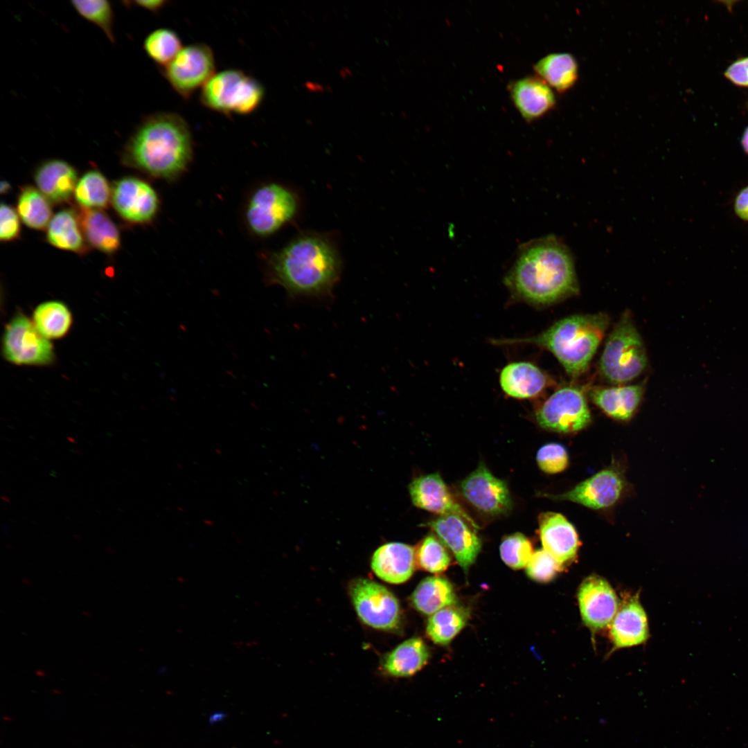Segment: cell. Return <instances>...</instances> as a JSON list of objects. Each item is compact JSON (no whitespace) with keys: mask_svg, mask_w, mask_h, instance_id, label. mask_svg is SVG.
I'll use <instances>...</instances> for the list:
<instances>
[{"mask_svg":"<svg viewBox=\"0 0 748 748\" xmlns=\"http://www.w3.org/2000/svg\"><path fill=\"white\" fill-rule=\"evenodd\" d=\"M464 520L456 515H447L427 524L452 551L462 569L467 571L481 551V541Z\"/></svg>","mask_w":748,"mask_h":748,"instance_id":"cell-16","label":"cell"},{"mask_svg":"<svg viewBox=\"0 0 748 748\" xmlns=\"http://www.w3.org/2000/svg\"><path fill=\"white\" fill-rule=\"evenodd\" d=\"M71 3L80 16L98 26L111 42H115L114 11L108 1L75 0Z\"/></svg>","mask_w":748,"mask_h":748,"instance_id":"cell-35","label":"cell"},{"mask_svg":"<svg viewBox=\"0 0 748 748\" xmlns=\"http://www.w3.org/2000/svg\"><path fill=\"white\" fill-rule=\"evenodd\" d=\"M46 239L60 249L79 254L87 251L79 215L72 209L62 210L53 216L47 226Z\"/></svg>","mask_w":748,"mask_h":748,"instance_id":"cell-28","label":"cell"},{"mask_svg":"<svg viewBox=\"0 0 748 748\" xmlns=\"http://www.w3.org/2000/svg\"><path fill=\"white\" fill-rule=\"evenodd\" d=\"M3 347L6 358L16 364L42 365L53 358L48 339L22 314L15 317L6 326Z\"/></svg>","mask_w":748,"mask_h":748,"instance_id":"cell-11","label":"cell"},{"mask_svg":"<svg viewBox=\"0 0 748 748\" xmlns=\"http://www.w3.org/2000/svg\"><path fill=\"white\" fill-rule=\"evenodd\" d=\"M193 156L187 122L177 113L161 112L141 121L124 145L122 160L151 177L172 181L187 170Z\"/></svg>","mask_w":748,"mask_h":748,"instance_id":"cell-3","label":"cell"},{"mask_svg":"<svg viewBox=\"0 0 748 748\" xmlns=\"http://www.w3.org/2000/svg\"><path fill=\"white\" fill-rule=\"evenodd\" d=\"M538 425L549 431L571 434L587 427L591 420L584 393L573 386L555 391L537 409Z\"/></svg>","mask_w":748,"mask_h":748,"instance_id":"cell-10","label":"cell"},{"mask_svg":"<svg viewBox=\"0 0 748 748\" xmlns=\"http://www.w3.org/2000/svg\"><path fill=\"white\" fill-rule=\"evenodd\" d=\"M533 69L537 76L560 93L570 90L578 80V62L569 53L548 54L534 64Z\"/></svg>","mask_w":748,"mask_h":748,"instance_id":"cell-27","label":"cell"},{"mask_svg":"<svg viewBox=\"0 0 748 748\" xmlns=\"http://www.w3.org/2000/svg\"><path fill=\"white\" fill-rule=\"evenodd\" d=\"M79 219L86 242L91 247L107 254L119 249L118 227L104 211L81 208Z\"/></svg>","mask_w":748,"mask_h":748,"instance_id":"cell-25","label":"cell"},{"mask_svg":"<svg viewBox=\"0 0 748 748\" xmlns=\"http://www.w3.org/2000/svg\"><path fill=\"white\" fill-rule=\"evenodd\" d=\"M264 93L254 78L238 69H226L215 73L201 89L200 101L221 114L244 115L260 105Z\"/></svg>","mask_w":748,"mask_h":748,"instance_id":"cell-6","label":"cell"},{"mask_svg":"<svg viewBox=\"0 0 748 748\" xmlns=\"http://www.w3.org/2000/svg\"><path fill=\"white\" fill-rule=\"evenodd\" d=\"M562 569V565L544 549L535 551L527 566L526 573L537 582H549Z\"/></svg>","mask_w":748,"mask_h":748,"instance_id":"cell-38","label":"cell"},{"mask_svg":"<svg viewBox=\"0 0 748 748\" xmlns=\"http://www.w3.org/2000/svg\"><path fill=\"white\" fill-rule=\"evenodd\" d=\"M266 282L283 287L291 297H327L341 273V261L330 239L316 233L295 238L266 261Z\"/></svg>","mask_w":748,"mask_h":748,"instance_id":"cell-2","label":"cell"},{"mask_svg":"<svg viewBox=\"0 0 748 748\" xmlns=\"http://www.w3.org/2000/svg\"><path fill=\"white\" fill-rule=\"evenodd\" d=\"M533 553L531 542L519 533L505 537L500 545L501 559L513 569L526 567Z\"/></svg>","mask_w":748,"mask_h":748,"instance_id":"cell-37","label":"cell"},{"mask_svg":"<svg viewBox=\"0 0 748 748\" xmlns=\"http://www.w3.org/2000/svg\"><path fill=\"white\" fill-rule=\"evenodd\" d=\"M741 145L744 151L748 154V127H747L743 132L741 139Z\"/></svg>","mask_w":748,"mask_h":748,"instance_id":"cell-44","label":"cell"},{"mask_svg":"<svg viewBox=\"0 0 748 748\" xmlns=\"http://www.w3.org/2000/svg\"><path fill=\"white\" fill-rule=\"evenodd\" d=\"M19 216L12 206L1 203L0 210V240L9 242L17 239L21 232Z\"/></svg>","mask_w":748,"mask_h":748,"instance_id":"cell-40","label":"cell"},{"mask_svg":"<svg viewBox=\"0 0 748 748\" xmlns=\"http://www.w3.org/2000/svg\"><path fill=\"white\" fill-rule=\"evenodd\" d=\"M214 53L208 45L197 43L183 47L161 72L172 88L189 98L215 74Z\"/></svg>","mask_w":748,"mask_h":748,"instance_id":"cell-9","label":"cell"},{"mask_svg":"<svg viewBox=\"0 0 748 748\" xmlns=\"http://www.w3.org/2000/svg\"><path fill=\"white\" fill-rule=\"evenodd\" d=\"M429 650L420 638L402 642L388 653L382 661V669L395 677L412 676L421 670L429 659Z\"/></svg>","mask_w":748,"mask_h":748,"instance_id":"cell-26","label":"cell"},{"mask_svg":"<svg viewBox=\"0 0 748 748\" xmlns=\"http://www.w3.org/2000/svg\"><path fill=\"white\" fill-rule=\"evenodd\" d=\"M415 555L416 562L418 566L423 570L433 573L444 571L451 561L450 556L443 544L431 535L422 540Z\"/></svg>","mask_w":748,"mask_h":748,"instance_id":"cell-36","label":"cell"},{"mask_svg":"<svg viewBox=\"0 0 748 748\" xmlns=\"http://www.w3.org/2000/svg\"><path fill=\"white\" fill-rule=\"evenodd\" d=\"M456 595L452 584L438 576L422 580L411 596V602L418 612L432 615L440 609L454 605Z\"/></svg>","mask_w":748,"mask_h":748,"instance_id":"cell-29","label":"cell"},{"mask_svg":"<svg viewBox=\"0 0 748 748\" xmlns=\"http://www.w3.org/2000/svg\"><path fill=\"white\" fill-rule=\"evenodd\" d=\"M734 210L739 217L748 221V186L743 188L737 195L734 202Z\"/></svg>","mask_w":748,"mask_h":748,"instance_id":"cell-42","label":"cell"},{"mask_svg":"<svg viewBox=\"0 0 748 748\" xmlns=\"http://www.w3.org/2000/svg\"><path fill=\"white\" fill-rule=\"evenodd\" d=\"M465 498L477 510L488 515L507 513L512 500L506 483L495 477L483 463L470 474L461 483Z\"/></svg>","mask_w":748,"mask_h":748,"instance_id":"cell-14","label":"cell"},{"mask_svg":"<svg viewBox=\"0 0 748 748\" xmlns=\"http://www.w3.org/2000/svg\"><path fill=\"white\" fill-rule=\"evenodd\" d=\"M134 6L143 8L149 11L156 12L161 10L166 4V1L163 0H155V1H130Z\"/></svg>","mask_w":748,"mask_h":748,"instance_id":"cell-43","label":"cell"},{"mask_svg":"<svg viewBox=\"0 0 748 748\" xmlns=\"http://www.w3.org/2000/svg\"><path fill=\"white\" fill-rule=\"evenodd\" d=\"M409 490L411 501L416 506L442 515H458L472 528H479L474 520L454 500L438 473L415 479L409 484Z\"/></svg>","mask_w":748,"mask_h":748,"instance_id":"cell-17","label":"cell"},{"mask_svg":"<svg viewBox=\"0 0 748 748\" xmlns=\"http://www.w3.org/2000/svg\"><path fill=\"white\" fill-rule=\"evenodd\" d=\"M504 283L515 297L537 305L551 304L579 292L571 251L553 235L522 244Z\"/></svg>","mask_w":748,"mask_h":748,"instance_id":"cell-1","label":"cell"},{"mask_svg":"<svg viewBox=\"0 0 748 748\" xmlns=\"http://www.w3.org/2000/svg\"><path fill=\"white\" fill-rule=\"evenodd\" d=\"M540 537L544 549L562 566L577 554L579 540L574 526L561 514L546 512L539 517Z\"/></svg>","mask_w":748,"mask_h":748,"instance_id":"cell-19","label":"cell"},{"mask_svg":"<svg viewBox=\"0 0 748 748\" xmlns=\"http://www.w3.org/2000/svg\"><path fill=\"white\" fill-rule=\"evenodd\" d=\"M34 179L38 189L55 204L69 200L78 181L75 169L57 159L42 162L35 171Z\"/></svg>","mask_w":748,"mask_h":748,"instance_id":"cell-22","label":"cell"},{"mask_svg":"<svg viewBox=\"0 0 748 748\" xmlns=\"http://www.w3.org/2000/svg\"><path fill=\"white\" fill-rule=\"evenodd\" d=\"M298 200L289 188L276 183L258 188L250 196L245 210L249 230L256 235H271L296 215Z\"/></svg>","mask_w":748,"mask_h":748,"instance_id":"cell-7","label":"cell"},{"mask_svg":"<svg viewBox=\"0 0 748 748\" xmlns=\"http://www.w3.org/2000/svg\"><path fill=\"white\" fill-rule=\"evenodd\" d=\"M10 188V186L8 182H7V181H1V182L0 190H1V192L2 193H5L8 192V190H9Z\"/></svg>","mask_w":748,"mask_h":748,"instance_id":"cell-45","label":"cell"},{"mask_svg":"<svg viewBox=\"0 0 748 748\" xmlns=\"http://www.w3.org/2000/svg\"><path fill=\"white\" fill-rule=\"evenodd\" d=\"M626 487L623 472L614 465L605 468L561 494H542L557 501H569L587 508L600 510L611 507L622 496Z\"/></svg>","mask_w":748,"mask_h":748,"instance_id":"cell-12","label":"cell"},{"mask_svg":"<svg viewBox=\"0 0 748 748\" xmlns=\"http://www.w3.org/2000/svg\"><path fill=\"white\" fill-rule=\"evenodd\" d=\"M724 75L734 85L748 88V57L733 62L724 72Z\"/></svg>","mask_w":748,"mask_h":748,"instance_id":"cell-41","label":"cell"},{"mask_svg":"<svg viewBox=\"0 0 748 748\" xmlns=\"http://www.w3.org/2000/svg\"><path fill=\"white\" fill-rule=\"evenodd\" d=\"M73 195L81 208L101 209L109 206L112 188L106 177L100 171L92 170L87 171L78 179Z\"/></svg>","mask_w":748,"mask_h":748,"instance_id":"cell-32","label":"cell"},{"mask_svg":"<svg viewBox=\"0 0 748 748\" xmlns=\"http://www.w3.org/2000/svg\"><path fill=\"white\" fill-rule=\"evenodd\" d=\"M111 202L122 218L136 224L152 222L160 205L155 190L135 177H123L114 183Z\"/></svg>","mask_w":748,"mask_h":748,"instance_id":"cell-13","label":"cell"},{"mask_svg":"<svg viewBox=\"0 0 748 748\" xmlns=\"http://www.w3.org/2000/svg\"><path fill=\"white\" fill-rule=\"evenodd\" d=\"M17 211L26 226L36 230L47 227L53 217L50 201L39 189L31 186L21 189Z\"/></svg>","mask_w":748,"mask_h":748,"instance_id":"cell-30","label":"cell"},{"mask_svg":"<svg viewBox=\"0 0 748 748\" xmlns=\"http://www.w3.org/2000/svg\"><path fill=\"white\" fill-rule=\"evenodd\" d=\"M604 313L575 314L563 318L540 334L528 338L493 341L495 344H533L549 350L566 372L583 373L600 345L609 325Z\"/></svg>","mask_w":748,"mask_h":748,"instance_id":"cell-4","label":"cell"},{"mask_svg":"<svg viewBox=\"0 0 748 748\" xmlns=\"http://www.w3.org/2000/svg\"><path fill=\"white\" fill-rule=\"evenodd\" d=\"M508 90L515 108L528 123L544 117L556 105L553 89L537 75L510 82Z\"/></svg>","mask_w":748,"mask_h":748,"instance_id":"cell-18","label":"cell"},{"mask_svg":"<svg viewBox=\"0 0 748 748\" xmlns=\"http://www.w3.org/2000/svg\"><path fill=\"white\" fill-rule=\"evenodd\" d=\"M647 362L642 338L630 317L625 314L606 341L600 361V372L609 382L621 385L639 376Z\"/></svg>","mask_w":748,"mask_h":748,"instance_id":"cell-5","label":"cell"},{"mask_svg":"<svg viewBox=\"0 0 748 748\" xmlns=\"http://www.w3.org/2000/svg\"><path fill=\"white\" fill-rule=\"evenodd\" d=\"M416 562L413 549L402 542H389L378 547L371 558V567L381 580L400 584L412 576Z\"/></svg>","mask_w":748,"mask_h":748,"instance_id":"cell-20","label":"cell"},{"mask_svg":"<svg viewBox=\"0 0 748 748\" xmlns=\"http://www.w3.org/2000/svg\"><path fill=\"white\" fill-rule=\"evenodd\" d=\"M537 462L540 468L548 474L564 471L569 465V456L565 447L558 443H549L537 452Z\"/></svg>","mask_w":748,"mask_h":748,"instance_id":"cell-39","label":"cell"},{"mask_svg":"<svg viewBox=\"0 0 748 748\" xmlns=\"http://www.w3.org/2000/svg\"><path fill=\"white\" fill-rule=\"evenodd\" d=\"M644 393L643 384L597 387L590 392L592 402L608 416L630 420L636 411Z\"/></svg>","mask_w":748,"mask_h":748,"instance_id":"cell-23","label":"cell"},{"mask_svg":"<svg viewBox=\"0 0 748 748\" xmlns=\"http://www.w3.org/2000/svg\"><path fill=\"white\" fill-rule=\"evenodd\" d=\"M35 327L46 339L63 337L69 330L72 319L67 307L59 301H47L38 305L33 314Z\"/></svg>","mask_w":748,"mask_h":748,"instance_id":"cell-33","label":"cell"},{"mask_svg":"<svg viewBox=\"0 0 748 748\" xmlns=\"http://www.w3.org/2000/svg\"><path fill=\"white\" fill-rule=\"evenodd\" d=\"M349 594L364 623L385 631L398 627L401 618L400 604L386 587L369 579L358 578L350 583Z\"/></svg>","mask_w":748,"mask_h":748,"instance_id":"cell-8","label":"cell"},{"mask_svg":"<svg viewBox=\"0 0 748 748\" xmlns=\"http://www.w3.org/2000/svg\"><path fill=\"white\" fill-rule=\"evenodd\" d=\"M610 636L616 648L641 644L648 637L646 614L637 596L625 599L610 624Z\"/></svg>","mask_w":748,"mask_h":748,"instance_id":"cell-21","label":"cell"},{"mask_svg":"<svg viewBox=\"0 0 748 748\" xmlns=\"http://www.w3.org/2000/svg\"><path fill=\"white\" fill-rule=\"evenodd\" d=\"M578 601L582 621L593 632L611 624L618 609V598L611 585L595 575L586 578L581 583Z\"/></svg>","mask_w":748,"mask_h":748,"instance_id":"cell-15","label":"cell"},{"mask_svg":"<svg viewBox=\"0 0 748 748\" xmlns=\"http://www.w3.org/2000/svg\"><path fill=\"white\" fill-rule=\"evenodd\" d=\"M469 616L468 611L454 605L444 607L429 618L426 632L436 644L447 645L464 627Z\"/></svg>","mask_w":748,"mask_h":748,"instance_id":"cell-31","label":"cell"},{"mask_svg":"<svg viewBox=\"0 0 748 748\" xmlns=\"http://www.w3.org/2000/svg\"><path fill=\"white\" fill-rule=\"evenodd\" d=\"M747 109H748V102H747Z\"/></svg>","mask_w":748,"mask_h":748,"instance_id":"cell-46","label":"cell"},{"mask_svg":"<svg viewBox=\"0 0 748 748\" xmlns=\"http://www.w3.org/2000/svg\"><path fill=\"white\" fill-rule=\"evenodd\" d=\"M143 48L150 58L162 68L175 57L182 47L181 39L175 31L161 28L145 37Z\"/></svg>","mask_w":748,"mask_h":748,"instance_id":"cell-34","label":"cell"},{"mask_svg":"<svg viewBox=\"0 0 748 748\" xmlns=\"http://www.w3.org/2000/svg\"><path fill=\"white\" fill-rule=\"evenodd\" d=\"M499 383L503 391L508 396L528 399L537 395L544 389L546 377L533 364L515 362L502 368Z\"/></svg>","mask_w":748,"mask_h":748,"instance_id":"cell-24","label":"cell"}]
</instances>
